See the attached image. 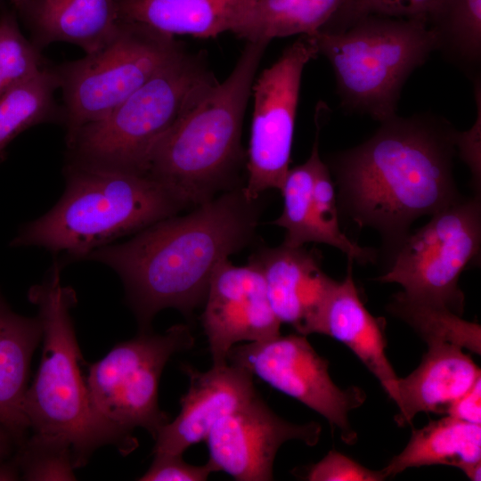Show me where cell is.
Returning <instances> with one entry per match:
<instances>
[{
  "mask_svg": "<svg viewBox=\"0 0 481 481\" xmlns=\"http://www.w3.org/2000/svg\"><path fill=\"white\" fill-rule=\"evenodd\" d=\"M261 207L260 198L249 199L239 186L184 216L164 218L126 241L99 248L84 260L117 273L139 330H151L159 311L175 308L191 317L204 304L216 266L254 240Z\"/></svg>",
  "mask_w": 481,
  "mask_h": 481,
  "instance_id": "1",
  "label": "cell"
},
{
  "mask_svg": "<svg viewBox=\"0 0 481 481\" xmlns=\"http://www.w3.org/2000/svg\"><path fill=\"white\" fill-rule=\"evenodd\" d=\"M458 133L429 113L380 122L369 140L331 158L339 207L376 229L393 254L413 221L461 197L452 175Z\"/></svg>",
  "mask_w": 481,
  "mask_h": 481,
  "instance_id": "2",
  "label": "cell"
},
{
  "mask_svg": "<svg viewBox=\"0 0 481 481\" xmlns=\"http://www.w3.org/2000/svg\"><path fill=\"white\" fill-rule=\"evenodd\" d=\"M62 261L56 259L45 279L28 293L37 308L43 348L39 368L25 394L23 411L33 435L70 447L77 469L102 446L112 444L126 455L138 442L104 420L92 403L71 316L77 294L62 284Z\"/></svg>",
  "mask_w": 481,
  "mask_h": 481,
  "instance_id": "3",
  "label": "cell"
},
{
  "mask_svg": "<svg viewBox=\"0 0 481 481\" xmlns=\"http://www.w3.org/2000/svg\"><path fill=\"white\" fill-rule=\"evenodd\" d=\"M268 44L247 42L227 78L213 86L154 148L147 175L184 208L239 187L238 175L245 160L242 121Z\"/></svg>",
  "mask_w": 481,
  "mask_h": 481,
  "instance_id": "4",
  "label": "cell"
},
{
  "mask_svg": "<svg viewBox=\"0 0 481 481\" xmlns=\"http://www.w3.org/2000/svg\"><path fill=\"white\" fill-rule=\"evenodd\" d=\"M58 202L27 223L12 247L43 248L71 261L184 208L146 174L67 163Z\"/></svg>",
  "mask_w": 481,
  "mask_h": 481,
  "instance_id": "5",
  "label": "cell"
},
{
  "mask_svg": "<svg viewBox=\"0 0 481 481\" xmlns=\"http://www.w3.org/2000/svg\"><path fill=\"white\" fill-rule=\"evenodd\" d=\"M216 83L201 57L183 51L103 118L68 135V163L147 175L158 143Z\"/></svg>",
  "mask_w": 481,
  "mask_h": 481,
  "instance_id": "6",
  "label": "cell"
},
{
  "mask_svg": "<svg viewBox=\"0 0 481 481\" xmlns=\"http://www.w3.org/2000/svg\"><path fill=\"white\" fill-rule=\"evenodd\" d=\"M306 36L329 60L343 109L379 122L396 115L404 83L436 50L422 18L371 14L342 31Z\"/></svg>",
  "mask_w": 481,
  "mask_h": 481,
  "instance_id": "7",
  "label": "cell"
},
{
  "mask_svg": "<svg viewBox=\"0 0 481 481\" xmlns=\"http://www.w3.org/2000/svg\"><path fill=\"white\" fill-rule=\"evenodd\" d=\"M183 51L173 36L120 19L104 46L56 69L67 136L103 118Z\"/></svg>",
  "mask_w": 481,
  "mask_h": 481,
  "instance_id": "8",
  "label": "cell"
},
{
  "mask_svg": "<svg viewBox=\"0 0 481 481\" xmlns=\"http://www.w3.org/2000/svg\"><path fill=\"white\" fill-rule=\"evenodd\" d=\"M480 244L479 199L459 197L403 240L377 281L398 283L405 296L462 315L465 298L459 279L479 257Z\"/></svg>",
  "mask_w": 481,
  "mask_h": 481,
  "instance_id": "9",
  "label": "cell"
},
{
  "mask_svg": "<svg viewBox=\"0 0 481 481\" xmlns=\"http://www.w3.org/2000/svg\"><path fill=\"white\" fill-rule=\"evenodd\" d=\"M194 338L185 324L164 333L140 331L115 345L101 360L88 366L86 383L99 414L122 432L134 436L143 428L155 438L169 421L158 404L162 371L170 357L191 349Z\"/></svg>",
  "mask_w": 481,
  "mask_h": 481,
  "instance_id": "10",
  "label": "cell"
},
{
  "mask_svg": "<svg viewBox=\"0 0 481 481\" xmlns=\"http://www.w3.org/2000/svg\"><path fill=\"white\" fill-rule=\"evenodd\" d=\"M317 55L312 38L300 36L253 83L248 180L243 186L250 200L261 198L270 189L280 191L282 185L289 169L302 73Z\"/></svg>",
  "mask_w": 481,
  "mask_h": 481,
  "instance_id": "11",
  "label": "cell"
},
{
  "mask_svg": "<svg viewBox=\"0 0 481 481\" xmlns=\"http://www.w3.org/2000/svg\"><path fill=\"white\" fill-rule=\"evenodd\" d=\"M226 360L322 415L340 431L345 443L356 442L348 414L363 404L366 395L355 386L338 387L330 376L328 361L316 353L306 336L280 334L233 346Z\"/></svg>",
  "mask_w": 481,
  "mask_h": 481,
  "instance_id": "12",
  "label": "cell"
},
{
  "mask_svg": "<svg viewBox=\"0 0 481 481\" xmlns=\"http://www.w3.org/2000/svg\"><path fill=\"white\" fill-rule=\"evenodd\" d=\"M322 428L317 422L295 424L274 413L257 393L220 419L206 441L208 462L239 481L273 480L276 453L285 442L299 440L314 446Z\"/></svg>",
  "mask_w": 481,
  "mask_h": 481,
  "instance_id": "13",
  "label": "cell"
},
{
  "mask_svg": "<svg viewBox=\"0 0 481 481\" xmlns=\"http://www.w3.org/2000/svg\"><path fill=\"white\" fill-rule=\"evenodd\" d=\"M201 323L213 365L227 363L239 342H257L280 335L281 322L270 306L259 267L238 266L227 258L215 269L204 301Z\"/></svg>",
  "mask_w": 481,
  "mask_h": 481,
  "instance_id": "14",
  "label": "cell"
},
{
  "mask_svg": "<svg viewBox=\"0 0 481 481\" xmlns=\"http://www.w3.org/2000/svg\"><path fill=\"white\" fill-rule=\"evenodd\" d=\"M183 370L189 388L181 397V411L158 431L154 452L182 453L206 440L213 426L256 394L253 375L244 368L226 363L200 371L190 365Z\"/></svg>",
  "mask_w": 481,
  "mask_h": 481,
  "instance_id": "15",
  "label": "cell"
},
{
  "mask_svg": "<svg viewBox=\"0 0 481 481\" xmlns=\"http://www.w3.org/2000/svg\"><path fill=\"white\" fill-rule=\"evenodd\" d=\"M262 272L272 310L297 333H315L326 300L336 282L322 269L319 256L304 246L284 243L261 248L249 257Z\"/></svg>",
  "mask_w": 481,
  "mask_h": 481,
  "instance_id": "16",
  "label": "cell"
},
{
  "mask_svg": "<svg viewBox=\"0 0 481 481\" xmlns=\"http://www.w3.org/2000/svg\"><path fill=\"white\" fill-rule=\"evenodd\" d=\"M386 321L363 304L352 275V260L342 281L335 282L321 313L315 333L346 345L379 381L395 403L396 376L387 356Z\"/></svg>",
  "mask_w": 481,
  "mask_h": 481,
  "instance_id": "17",
  "label": "cell"
},
{
  "mask_svg": "<svg viewBox=\"0 0 481 481\" xmlns=\"http://www.w3.org/2000/svg\"><path fill=\"white\" fill-rule=\"evenodd\" d=\"M481 378L479 367L460 346L428 345L419 366L398 378L395 421L411 424L420 412L444 413Z\"/></svg>",
  "mask_w": 481,
  "mask_h": 481,
  "instance_id": "18",
  "label": "cell"
},
{
  "mask_svg": "<svg viewBox=\"0 0 481 481\" xmlns=\"http://www.w3.org/2000/svg\"><path fill=\"white\" fill-rule=\"evenodd\" d=\"M41 340L38 316L15 313L0 292V423L11 433L17 446L29 436L23 404L31 358Z\"/></svg>",
  "mask_w": 481,
  "mask_h": 481,
  "instance_id": "19",
  "label": "cell"
},
{
  "mask_svg": "<svg viewBox=\"0 0 481 481\" xmlns=\"http://www.w3.org/2000/svg\"><path fill=\"white\" fill-rule=\"evenodd\" d=\"M20 11L39 43H70L86 54L104 46L120 23L116 0H31Z\"/></svg>",
  "mask_w": 481,
  "mask_h": 481,
  "instance_id": "20",
  "label": "cell"
},
{
  "mask_svg": "<svg viewBox=\"0 0 481 481\" xmlns=\"http://www.w3.org/2000/svg\"><path fill=\"white\" fill-rule=\"evenodd\" d=\"M447 465L461 469L472 481L481 474V424L449 415L412 429L404 449L382 469L394 477L410 468Z\"/></svg>",
  "mask_w": 481,
  "mask_h": 481,
  "instance_id": "21",
  "label": "cell"
},
{
  "mask_svg": "<svg viewBox=\"0 0 481 481\" xmlns=\"http://www.w3.org/2000/svg\"><path fill=\"white\" fill-rule=\"evenodd\" d=\"M254 0H116L121 20L161 33L215 37L231 31Z\"/></svg>",
  "mask_w": 481,
  "mask_h": 481,
  "instance_id": "22",
  "label": "cell"
},
{
  "mask_svg": "<svg viewBox=\"0 0 481 481\" xmlns=\"http://www.w3.org/2000/svg\"><path fill=\"white\" fill-rule=\"evenodd\" d=\"M345 0H254L231 32L248 42L312 35L334 17Z\"/></svg>",
  "mask_w": 481,
  "mask_h": 481,
  "instance_id": "23",
  "label": "cell"
},
{
  "mask_svg": "<svg viewBox=\"0 0 481 481\" xmlns=\"http://www.w3.org/2000/svg\"><path fill=\"white\" fill-rule=\"evenodd\" d=\"M436 50L472 82L481 77V0H439L427 20Z\"/></svg>",
  "mask_w": 481,
  "mask_h": 481,
  "instance_id": "24",
  "label": "cell"
},
{
  "mask_svg": "<svg viewBox=\"0 0 481 481\" xmlns=\"http://www.w3.org/2000/svg\"><path fill=\"white\" fill-rule=\"evenodd\" d=\"M388 311L408 323L427 343L450 344L481 353V328L446 307L420 301L402 291L394 295Z\"/></svg>",
  "mask_w": 481,
  "mask_h": 481,
  "instance_id": "25",
  "label": "cell"
},
{
  "mask_svg": "<svg viewBox=\"0 0 481 481\" xmlns=\"http://www.w3.org/2000/svg\"><path fill=\"white\" fill-rule=\"evenodd\" d=\"M58 88L57 71L45 67L0 95V158L21 132L53 116Z\"/></svg>",
  "mask_w": 481,
  "mask_h": 481,
  "instance_id": "26",
  "label": "cell"
},
{
  "mask_svg": "<svg viewBox=\"0 0 481 481\" xmlns=\"http://www.w3.org/2000/svg\"><path fill=\"white\" fill-rule=\"evenodd\" d=\"M316 135L310 157L301 165L289 168L280 189L283 198L281 215L273 224L286 230L282 243L290 247L308 242L322 243L313 203V184L319 161L320 123L315 116Z\"/></svg>",
  "mask_w": 481,
  "mask_h": 481,
  "instance_id": "27",
  "label": "cell"
},
{
  "mask_svg": "<svg viewBox=\"0 0 481 481\" xmlns=\"http://www.w3.org/2000/svg\"><path fill=\"white\" fill-rule=\"evenodd\" d=\"M45 68L38 46L21 33L12 12L0 13V95Z\"/></svg>",
  "mask_w": 481,
  "mask_h": 481,
  "instance_id": "28",
  "label": "cell"
},
{
  "mask_svg": "<svg viewBox=\"0 0 481 481\" xmlns=\"http://www.w3.org/2000/svg\"><path fill=\"white\" fill-rule=\"evenodd\" d=\"M25 480H74L70 447L60 441L30 435L12 458Z\"/></svg>",
  "mask_w": 481,
  "mask_h": 481,
  "instance_id": "29",
  "label": "cell"
},
{
  "mask_svg": "<svg viewBox=\"0 0 481 481\" xmlns=\"http://www.w3.org/2000/svg\"><path fill=\"white\" fill-rule=\"evenodd\" d=\"M439 0H345L330 22L320 30L342 31L367 15L422 18L426 20Z\"/></svg>",
  "mask_w": 481,
  "mask_h": 481,
  "instance_id": "30",
  "label": "cell"
},
{
  "mask_svg": "<svg viewBox=\"0 0 481 481\" xmlns=\"http://www.w3.org/2000/svg\"><path fill=\"white\" fill-rule=\"evenodd\" d=\"M387 477L382 469H370L335 450L311 465L305 476L310 481H380Z\"/></svg>",
  "mask_w": 481,
  "mask_h": 481,
  "instance_id": "31",
  "label": "cell"
},
{
  "mask_svg": "<svg viewBox=\"0 0 481 481\" xmlns=\"http://www.w3.org/2000/svg\"><path fill=\"white\" fill-rule=\"evenodd\" d=\"M182 453L154 452V459L141 481H204L215 472L208 461L201 466L183 461Z\"/></svg>",
  "mask_w": 481,
  "mask_h": 481,
  "instance_id": "32",
  "label": "cell"
},
{
  "mask_svg": "<svg viewBox=\"0 0 481 481\" xmlns=\"http://www.w3.org/2000/svg\"><path fill=\"white\" fill-rule=\"evenodd\" d=\"M481 378L461 397L452 402L445 414L460 420L481 424Z\"/></svg>",
  "mask_w": 481,
  "mask_h": 481,
  "instance_id": "33",
  "label": "cell"
},
{
  "mask_svg": "<svg viewBox=\"0 0 481 481\" xmlns=\"http://www.w3.org/2000/svg\"><path fill=\"white\" fill-rule=\"evenodd\" d=\"M17 447L11 433L0 423V463L9 460Z\"/></svg>",
  "mask_w": 481,
  "mask_h": 481,
  "instance_id": "34",
  "label": "cell"
},
{
  "mask_svg": "<svg viewBox=\"0 0 481 481\" xmlns=\"http://www.w3.org/2000/svg\"><path fill=\"white\" fill-rule=\"evenodd\" d=\"M10 1L17 9L20 10L31 0H10Z\"/></svg>",
  "mask_w": 481,
  "mask_h": 481,
  "instance_id": "35",
  "label": "cell"
}]
</instances>
